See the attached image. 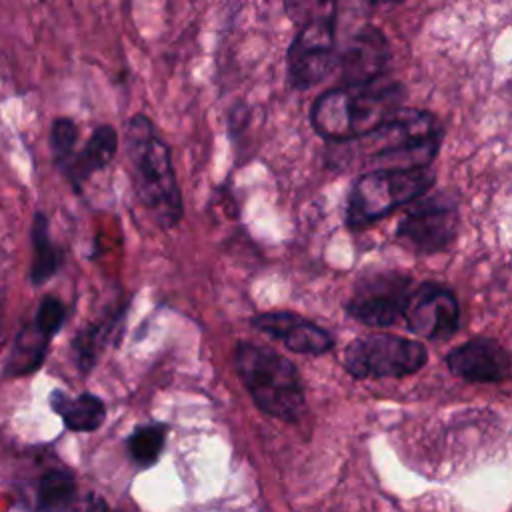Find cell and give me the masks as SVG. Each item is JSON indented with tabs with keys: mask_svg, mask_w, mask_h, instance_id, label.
I'll return each mask as SVG.
<instances>
[{
	"mask_svg": "<svg viewBox=\"0 0 512 512\" xmlns=\"http://www.w3.org/2000/svg\"><path fill=\"white\" fill-rule=\"evenodd\" d=\"M126 308H128V304H122L118 310H112L106 316L86 324L74 336V340H72V354H74L76 368L82 374H88L94 368V364L98 362L100 354L110 344L112 336L118 332V328L124 322Z\"/></svg>",
	"mask_w": 512,
	"mask_h": 512,
	"instance_id": "cell-16",
	"label": "cell"
},
{
	"mask_svg": "<svg viewBox=\"0 0 512 512\" xmlns=\"http://www.w3.org/2000/svg\"><path fill=\"white\" fill-rule=\"evenodd\" d=\"M126 160L136 200L160 228H174L184 206L172 154L144 114H134L126 122Z\"/></svg>",
	"mask_w": 512,
	"mask_h": 512,
	"instance_id": "cell-1",
	"label": "cell"
},
{
	"mask_svg": "<svg viewBox=\"0 0 512 512\" xmlns=\"http://www.w3.org/2000/svg\"><path fill=\"white\" fill-rule=\"evenodd\" d=\"M444 128L428 110L398 108L356 142V160L368 170L430 166L440 150Z\"/></svg>",
	"mask_w": 512,
	"mask_h": 512,
	"instance_id": "cell-3",
	"label": "cell"
},
{
	"mask_svg": "<svg viewBox=\"0 0 512 512\" xmlns=\"http://www.w3.org/2000/svg\"><path fill=\"white\" fill-rule=\"evenodd\" d=\"M250 324L262 334L282 342L290 352L296 354L320 356L334 346V338L328 330L288 310L256 314Z\"/></svg>",
	"mask_w": 512,
	"mask_h": 512,
	"instance_id": "cell-14",
	"label": "cell"
},
{
	"mask_svg": "<svg viewBox=\"0 0 512 512\" xmlns=\"http://www.w3.org/2000/svg\"><path fill=\"white\" fill-rule=\"evenodd\" d=\"M410 204L396 226V240L418 256L448 248L460 226L456 200L446 190H440L436 194L426 192Z\"/></svg>",
	"mask_w": 512,
	"mask_h": 512,
	"instance_id": "cell-8",
	"label": "cell"
},
{
	"mask_svg": "<svg viewBox=\"0 0 512 512\" xmlns=\"http://www.w3.org/2000/svg\"><path fill=\"white\" fill-rule=\"evenodd\" d=\"M32 246L34 258L30 266V280L34 286L48 282L62 264V250L52 242L48 230V218L42 212H36L32 224Z\"/></svg>",
	"mask_w": 512,
	"mask_h": 512,
	"instance_id": "cell-18",
	"label": "cell"
},
{
	"mask_svg": "<svg viewBox=\"0 0 512 512\" xmlns=\"http://www.w3.org/2000/svg\"><path fill=\"white\" fill-rule=\"evenodd\" d=\"M78 498V484L70 470L50 468L36 484V508L40 510H64Z\"/></svg>",
	"mask_w": 512,
	"mask_h": 512,
	"instance_id": "cell-19",
	"label": "cell"
},
{
	"mask_svg": "<svg viewBox=\"0 0 512 512\" xmlns=\"http://www.w3.org/2000/svg\"><path fill=\"white\" fill-rule=\"evenodd\" d=\"M118 150V134L112 126L102 124L92 130L80 152H72L68 162L60 168L70 184L80 190L82 184L98 170L106 168Z\"/></svg>",
	"mask_w": 512,
	"mask_h": 512,
	"instance_id": "cell-15",
	"label": "cell"
},
{
	"mask_svg": "<svg viewBox=\"0 0 512 512\" xmlns=\"http://www.w3.org/2000/svg\"><path fill=\"white\" fill-rule=\"evenodd\" d=\"M402 318L414 336L446 340L460 328V304L450 288L424 282L410 290Z\"/></svg>",
	"mask_w": 512,
	"mask_h": 512,
	"instance_id": "cell-10",
	"label": "cell"
},
{
	"mask_svg": "<svg viewBox=\"0 0 512 512\" xmlns=\"http://www.w3.org/2000/svg\"><path fill=\"white\" fill-rule=\"evenodd\" d=\"M404 96L406 90L400 82L384 78L366 84H340L312 102L310 122L324 140L344 144L390 118L402 106Z\"/></svg>",
	"mask_w": 512,
	"mask_h": 512,
	"instance_id": "cell-2",
	"label": "cell"
},
{
	"mask_svg": "<svg viewBox=\"0 0 512 512\" xmlns=\"http://www.w3.org/2000/svg\"><path fill=\"white\" fill-rule=\"evenodd\" d=\"M234 366L260 412L284 422H298L304 416V384L298 368L286 356L240 340L234 350Z\"/></svg>",
	"mask_w": 512,
	"mask_h": 512,
	"instance_id": "cell-4",
	"label": "cell"
},
{
	"mask_svg": "<svg viewBox=\"0 0 512 512\" xmlns=\"http://www.w3.org/2000/svg\"><path fill=\"white\" fill-rule=\"evenodd\" d=\"M50 408L62 418L64 426L72 432H94L106 420V406L104 402L90 394H68L64 390L50 392Z\"/></svg>",
	"mask_w": 512,
	"mask_h": 512,
	"instance_id": "cell-17",
	"label": "cell"
},
{
	"mask_svg": "<svg viewBox=\"0 0 512 512\" xmlns=\"http://www.w3.org/2000/svg\"><path fill=\"white\" fill-rule=\"evenodd\" d=\"M68 310L56 296H44L36 308L34 318L20 328L6 360L8 376H26L36 372L46 354L54 334L64 326Z\"/></svg>",
	"mask_w": 512,
	"mask_h": 512,
	"instance_id": "cell-11",
	"label": "cell"
},
{
	"mask_svg": "<svg viewBox=\"0 0 512 512\" xmlns=\"http://www.w3.org/2000/svg\"><path fill=\"white\" fill-rule=\"evenodd\" d=\"M336 10L312 14L286 50V82L292 90L320 84L336 68Z\"/></svg>",
	"mask_w": 512,
	"mask_h": 512,
	"instance_id": "cell-6",
	"label": "cell"
},
{
	"mask_svg": "<svg viewBox=\"0 0 512 512\" xmlns=\"http://www.w3.org/2000/svg\"><path fill=\"white\" fill-rule=\"evenodd\" d=\"M428 362L422 342L396 334H368L344 350V368L354 378H404Z\"/></svg>",
	"mask_w": 512,
	"mask_h": 512,
	"instance_id": "cell-7",
	"label": "cell"
},
{
	"mask_svg": "<svg viewBox=\"0 0 512 512\" xmlns=\"http://www.w3.org/2000/svg\"><path fill=\"white\" fill-rule=\"evenodd\" d=\"M334 2H336V0H318V4H320V6H324V8L334 6Z\"/></svg>",
	"mask_w": 512,
	"mask_h": 512,
	"instance_id": "cell-23",
	"label": "cell"
},
{
	"mask_svg": "<svg viewBox=\"0 0 512 512\" xmlns=\"http://www.w3.org/2000/svg\"><path fill=\"white\" fill-rule=\"evenodd\" d=\"M76 142H78L76 122L70 118H56L50 130V148L58 168H62L68 162V158L76 150Z\"/></svg>",
	"mask_w": 512,
	"mask_h": 512,
	"instance_id": "cell-21",
	"label": "cell"
},
{
	"mask_svg": "<svg viewBox=\"0 0 512 512\" xmlns=\"http://www.w3.org/2000/svg\"><path fill=\"white\" fill-rule=\"evenodd\" d=\"M390 62V44L384 32L372 24L362 26L346 42L336 58L342 84H366L384 76Z\"/></svg>",
	"mask_w": 512,
	"mask_h": 512,
	"instance_id": "cell-12",
	"label": "cell"
},
{
	"mask_svg": "<svg viewBox=\"0 0 512 512\" xmlns=\"http://www.w3.org/2000/svg\"><path fill=\"white\" fill-rule=\"evenodd\" d=\"M448 370L466 382L498 384L510 376L508 350L490 336H474L450 350L444 358Z\"/></svg>",
	"mask_w": 512,
	"mask_h": 512,
	"instance_id": "cell-13",
	"label": "cell"
},
{
	"mask_svg": "<svg viewBox=\"0 0 512 512\" xmlns=\"http://www.w3.org/2000/svg\"><path fill=\"white\" fill-rule=\"evenodd\" d=\"M402 2H406V0H362V4L368 8H392Z\"/></svg>",
	"mask_w": 512,
	"mask_h": 512,
	"instance_id": "cell-22",
	"label": "cell"
},
{
	"mask_svg": "<svg viewBox=\"0 0 512 512\" xmlns=\"http://www.w3.org/2000/svg\"><path fill=\"white\" fill-rule=\"evenodd\" d=\"M436 182L430 166L368 170L358 176L346 200V224L364 228L426 194Z\"/></svg>",
	"mask_w": 512,
	"mask_h": 512,
	"instance_id": "cell-5",
	"label": "cell"
},
{
	"mask_svg": "<svg viewBox=\"0 0 512 512\" xmlns=\"http://www.w3.org/2000/svg\"><path fill=\"white\" fill-rule=\"evenodd\" d=\"M412 276L400 270L366 272L358 278L346 302V314L360 324L392 326L404 312Z\"/></svg>",
	"mask_w": 512,
	"mask_h": 512,
	"instance_id": "cell-9",
	"label": "cell"
},
{
	"mask_svg": "<svg viewBox=\"0 0 512 512\" xmlns=\"http://www.w3.org/2000/svg\"><path fill=\"white\" fill-rule=\"evenodd\" d=\"M168 426L164 422H146L138 424L126 440V448L130 458L140 468H150L158 462L164 442H166Z\"/></svg>",
	"mask_w": 512,
	"mask_h": 512,
	"instance_id": "cell-20",
	"label": "cell"
}]
</instances>
